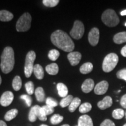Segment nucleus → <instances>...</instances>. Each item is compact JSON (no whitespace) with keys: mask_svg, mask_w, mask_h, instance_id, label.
Wrapping results in <instances>:
<instances>
[{"mask_svg":"<svg viewBox=\"0 0 126 126\" xmlns=\"http://www.w3.org/2000/svg\"><path fill=\"white\" fill-rule=\"evenodd\" d=\"M14 18V15L8 11H0V20L2 22H9Z\"/></svg>","mask_w":126,"mask_h":126,"instance_id":"nucleus-18","label":"nucleus"},{"mask_svg":"<svg viewBox=\"0 0 126 126\" xmlns=\"http://www.w3.org/2000/svg\"><path fill=\"white\" fill-rule=\"evenodd\" d=\"M124 114H125V113H124V110H123L122 109H116L113 110L112 113L113 117L117 120L122 119L124 117Z\"/></svg>","mask_w":126,"mask_h":126,"instance_id":"nucleus-28","label":"nucleus"},{"mask_svg":"<svg viewBox=\"0 0 126 126\" xmlns=\"http://www.w3.org/2000/svg\"><path fill=\"white\" fill-rule=\"evenodd\" d=\"M57 89L58 91V94L61 97H65L68 96V89L67 86L63 83H59L57 85Z\"/></svg>","mask_w":126,"mask_h":126,"instance_id":"nucleus-16","label":"nucleus"},{"mask_svg":"<svg viewBox=\"0 0 126 126\" xmlns=\"http://www.w3.org/2000/svg\"><path fill=\"white\" fill-rule=\"evenodd\" d=\"M20 99L25 100V103H26L28 106L29 107L32 105V98L29 95H28V94H22V95L20 96Z\"/></svg>","mask_w":126,"mask_h":126,"instance_id":"nucleus-35","label":"nucleus"},{"mask_svg":"<svg viewBox=\"0 0 126 126\" xmlns=\"http://www.w3.org/2000/svg\"><path fill=\"white\" fill-rule=\"evenodd\" d=\"M94 87V80L91 78L86 79L83 82L81 86V89L83 92L89 93Z\"/></svg>","mask_w":126,"mask_h":126,"instance_id":"nucleus-14","label":"nucleus"},{"mask_svg":"<svg viewBox=\"0 0 126 126\" xmlns=\"http://www.w3.org/2000/svg\"><path fill=\"white\" fill-rule=\"evenodd\" d=\"M33 73L36 78L38 79L41 80L44 77V70L43 67L39 64H36L34 66Z\"/></svg>","mask_w":126,"mask_h":126,"instance_id":"nucleus-19","label":"nucleus"},{"mask_svg":"<svg viewBox=\"0 0 126 126\" xmlns=\"http://www.w3.org/2000/svg\"><path fill=\"white\" fill-rule=\"evenodd\" d=\"M32 16L28 12H25L20 17L16 24V29L18 32H26L31 28Z\"/></svg>","mask_w":126,"mask_h":126,"instance_id":"nucleus-5","label":"nucleus"},{"mask_svg":"<svg viewBox=\"0 0 126 126\" xmlns=\"http://www.w3.org/2000/svg\"><path fill=\"white\" fill-rule=\"evenodd\" d=\"M34 92H35V96L37 101L39 102H42L45 100V94L43 88L38 87L36 88Z\"/></svg>","mask_w":126,"mask_h":126,"instance_id":"nucleus-23","label":"nucleus"},{"mask_svg":"<svg viewBox=\"0 0 126 126\" xmlns=\"http://www.w3.org/2000/svg\"><path fill=\"white\" fill-rule=\"evenodd\" d=\"M46 71L50 75H56L59 72V66L56 63H52L46 67Z\"/></svg>","mask_w":126,"mask_h":126,"instance_id":"nucleus-20","label":"nucleus"},{"mask_svg":"<svg viewBox=\"0 0 126 126\" xmlns=\"http://www.w3.org/2000/svg\"><path fill=\"white\" fill-rule=\"evenodd\" d=\"M25 89H26V92L29 95H31L33 94L34 92V85L33 82L29 81L25 83Z\"/></svg>","mask_w":126,"mask_h":126,"instance_id":"nucleus-29","label":"nucleus"},{"mask_svg":"<svg viewBox=\"0 0 126 126\" xmlns=\"http://www.w3.org/2000/svg\"><path fill=\"white\" fill-rule=\"evenodd\" d=\"M120 53L124 57H126V45L124 46L122 48Z\"/></svg>","mask_w":126,"mask_h":126,"instance_id":"nucleus-39","label":"nucleus"},{"mask_svg":"<svg viewBox=\"0 0 126 126\" xmlns=\"http://www.w3.org/2000/svg\"><path fill=\"white\" fill-rule=\"evenodd\" d=\"M100 32L97 28H93L88 34V41L92 46H95L99 43Z\"/></svg>","mask_w":126,"mask_h":126,"instance_id":"nucleus-9","label":"nucleus"},{"mask_svg":"<svg viewBox=\"0 0 126 126\" xmlns=\"http://www.w3.org/2000/svg\"><path fill=\"white\" fill-rule=\"evenodd\" d=\"M113 41L115 43L122 44L126 42V32H122L116 34L113 37Z\"/></svg>","mask_w":126,"mask_h":126,"instance_id":"nucleus-17","label":"nucleus"},{"mask_svg":"<svg viewBox=\"0 0 126 126\" xmlns=\"http://www.w3.org/2000/svg\"><path fill=\"white\" fill-rule=\"evenodd\" d=\"M120 15H122V16L126 15V9H125V10L122 11L120 12Z\"/></svg>","mask_w":126,"mask_h":126,"instance_id":"nucleus-41","label":"nucleus"},{"mask_svg":"<svg viewBox=\"0 0 126 126\" xmlns=\"http://www.w3.org/2000/svg\"><path fill=\"white\" fill-rule=\"evenodd\" d=\"M14 100V94L11 91H6L1 96L0 104L1 106L6 107L10 105Z\"/></svg>","mask_w":126,"mask_h":126,"instance_id":"nucleus-10","label":"nucleus"},{"mask_svg":"<svg viewBox=\"0 0 126 126\" xmlns=\"http://www.w3.org/2000/svg\"><path fill=\"white\" fill-rule=\"evenodd\" d=\"M0 126H7L6 123L2 120H0Z\"/></svg>","mask_w":126,"mask_h":126,"instance_id":"nucleus-40","label":"nucleus"},{"mask_svg":"<svg viewBox=\"0 0 126 126\" xmlns=\"http://www.w3.org/2000/svg\"><path fill=\"white\" fill-rule=\"evenodd\" d=\"M46 105H48V106L53 108H54L58 105L57 102L51 97H47L46 100Z\"/></svg>","mask_w":126,"mask_h":126,"instance_id":"nucleus-34","label":"nucleus"},{"mask_svg":"<svg viewBox=\"0 0 126 126\" xmlns=\"http://www.w3.org/2000/svg\"><path fill=\"white\" fill-rule=\"evenodd\" d=\"M125 25V26H126V23H125V25Z\"/></svg>","mask_w":126,"mask_h":126,"instance_id":"nucleus-46","label":"nucleus"},{"mask_svg":"<svg viewBox=\"0 0 126 126\" xmlns=\"http://www.w3.org/2000/svg\"></svg>","mask_w":126,"mask_h":126,"instance_id":"nucleus-47","label":"nucleus"},{"mask_svg":"<svg viewBox=\"0 0 126 126\" xmlns=\"http://www.w3.org/2000/svg\"><path fill=\"white\" fill-rule=\"evenodd\" d=\"M73 96L71 94H69L67 96L64 97L60 102V105L61 108H65L68 106H70V103H71L72 100H73Z\"/></svg>","mask_w":126,"mask_h":126,"instance_id":"nucleus-26","label":"nucleus"},{"mask_svg":"<svg viewBox=\"0 0 126 126\" xmlns=\"http://www.w3.org/2000/svg\"><path fill=\"white\" fill-rule=\"evenodd\" d=\"M28 118H29V120L31 122H36L37 118H39V119L41 121L47 120L46 115L44 113L42 107L39 106V105H35V106L31 108Z\"/></svg>","mask_w":126,"mask_h":126,"instance_id":"nucleus-7","label":"nucleus"},{"mask_svg":"<svg viewBox=\"0 0 126 126\" xmlns=\"http://www.w3.org/2000/svg\"><path fill=\"white\" fill-rule=\"evenodd\" d=\"M100 126H116L114 123L110 119H105L100 124Z\"/></svg>","mask_w":126,"mask_h":126,"instance_id":"nucleus-37","label":"nucleus"},{"mask_svg":"<svg viewBox=\"0 0 126 126\" xmlns=\"http://www.w3.org/2000/svg\"><path fill=\"white\" fill-rule=\"evenodd\" d=\"M40 126H48L46 125V124H42V125H41Z\"/></svg>","mask_w":126,"mask_h":126,"instance_id":"nucleus-44","label":"nucleus"},{"mask_svg":"<svg viewBox=\"0 0 126 126\" xmlns=\"http://www.w3.org/2000/svg\"><path fill=\"white\" fill-rule=\"evenodd\" d=\"M109 88V83L106 81L100 82L94 86V92L96 94H103L107 92Z\"/></svg>","mask_w":126,"mask_h":126,"instance_id":"nucleus-12","label":"nucleus"},{"mask_svg":"<svg viewBox=\"0 0 126 126\" xmlns=\"http://www.w3.org/2000/svg\"><path fill=\"white\" fill-rule=\"evenodd\" d=\"M61 126H70L68 125V124H63V125Z\"/></svg>","mask_w":126,"mask_h":126,"instance_id":"nucleus-43","label":"nucleus"},{"mask_svg":"<svg viewBox=\"0 0 126 126\" xmlns=\"http://www.w3.org/2000/svg\"><path fill=\"white\" fill-rule=\"evenodd\" d=\"M119 62V57L115 53H110L105 57L102 64V69L105 72H110L114 69Z\"/></svg>","mask_w":126,"mask_h":126,"instance_id":"nucleus-4","label":"nucleus"},{"mask_svg":"<svg viewBox=\"0 0 126 126\" xmlns=\"http://www.w3.org/2000/svg\"><path fill=\"white\" fill-rule=\"evenodd\" d=\"M43 4L47 7H54L59 3V0H43Z\"/></svg>","mask_w":126,"mask_h":126,"instance_id":"nucleus-32","label":"nucleus"},{"mask_svg":"<svg viewBox=\"0 0 126 126\" xmlns=\"http://www.w3.org/2000/svg\"><path fill=\"white\" fill-rule=\"evenodd\" d=\"M18 114V110L16 109H12L9 110L6 113L4 116V119L6 121H11V120L14 119V118L16 117Z\"/></svg>","mask_w":126,"mask_h":126,"instance_id":"nucleus-25","label":"nucleus"},{"mask_svg":"<svg viewBox=\"0 0 126 126\" xmlns=\"http://www.w3.org/2000/svg\"></svg>","mask_w":126,"mask_h":126,"instance_id":"nucleus-48","label":"nucleus"},{"mask_svg":"<svg viewBox=\"0 0 126 126\" xmlns=\"http://www.w3.org/2000/svg\"><path fill=\"white\" fill-rule=\"evenodd\" d=\"M67 58L70 61L71 65L72 66H75L78 65L81 61L82 54L79 52L72 51L68 54Z\"/></svg>","mask_w":126,"mask_h":126,"instance_id":"nucleus-11","label":"nucleus"},{"mask_svg":"<svg viewBox=\"0 0 126 126\" xmlns=\"http://www.w3.org/2000/svg\"><path fill=\"white\" fill-rule=\"evenodd\" d=\"M81 102V99L78 98V97H75V98H74L73 100H72L71 103H70V106L68 107L69 111L71 113L74 112L77 108L80 105Z\"/></svg>","mask_w":126,"mask_h":126,"instance_id":"nucleus-24","label":"nucleus"},{"mask_svg":"<svg viewBox=\"0 0 126 126\" xmlns=\"http://www.w3.org/2000/svg\"><path fill=\"white\" fill-rule=\"evenodd\" d=\"M102 20L109 27H114L120 22V19L115 11L111 9H106L102 15Z\"/></svg>","mask_w":126,"mask_h":126,"instance_id":"nucleus-3","label":"nucleus"},{"mask_svg":"<svg viewBox=\"0 0 126 126\" xmlns=\"http://www.w3.org/2000/svg\"><path fill=\"white\" fill-rule=\"evenodd\" d=\"M123 126H126V124H124V125H123Z\"/></svg>","mask_w":126,"mask_h":126,"instance_id":"nucleus-45","label":"nucleus"},{"mask_svg":"<svg viewBox=\"0 0 126 126\" xmlns=\"http://www.w3.org/2000/svg\"><path fill=\"white\" fill-rule=\"evenodd\" d=\"M91 109H92L91 104L88 103V102H85V103L82 104L81 106H79V111L80 113H82V114H85V113H88L89 111H90Z\"/></svg>","mask_w":126,"mask_h":126,"instance_id":"nucleus-27","label":"nucleus"},{"mask_svg":"<svg viewBox=\"0 0 126 126\" xmlns=\"http://www.w3.org/2000/svg\"><path fill=\"white\" fill-rule=\"evenodd\" d=\"M51 41L57 47L65 52L71 53L74 49L73 41L67 33L61 30H57L51 34Z\"/></svg>","mask_w":126,"mask_h":126,"instance_id":"nucleus-1","label":"nucleus"},{"mask_svg":"<svg viewBox=\"0 0 126 126\" xmlns=\"http://www.w3.org/2000/svg\"><path fill=\"white\" fill-rule=\"evenodd\" d=\"M12 88L14 90L16 91H19L20 88L22 85V79L19 75H16L14 77L13 81H12Z\"/></svg>","mask_w":126,"mask_h":126,"instance_id":"nucleus-22","label":"nucleus"},{"mask_svg":"<svg viewBox=\"0 0 126 126\" xmlns=\"http://www.w3.org/2000/svg\"><path fill=\"white\" fill-rule=\"evenodd\" d=\"M78 126H94L92 120L88 115H82L78 119Z\"/></svg>","mask_w":126,"mask_h":126,"instance_id":"nucleus-15","label":"nucleus"},{"mask_svg":"<svg viewBox=\"0 0 126 126\" xmlns=\"http://www.w3.org/2000/svg\"><path fill=\"white\" fill-rule=\"evenodd\" d=\"M113 100L110 96H106L97 103V106L101 110H105L112 106Z\"/></svg>","mask_w":126,"mask_h":126,"instance_id":"nucleus-13","label":"nucleus"},{"mask_svg":"<svg viewBox=\"0 0 126 126\" xmlns=\"http://www.w3.org/2000/svg\"><path fill=\"white\" fill-rule=\"evenodd\" d=\"M85 32V27L83 23L79 20H75L74 26L70 31V35L73 39L79 40L83 37Z\"/></svg>","mask_w":126,"mask_h":126,"instance_id":"nucleus-8","label":"nucleus"},{"mask_svg":"<svg viewBox=\"0 0 126 126\" xmlns=\"http://www.w3.org/2000/svg\"><path fill=\"white\" fill-rule=\"evenodd\" d=\"M116 76L119 79L126 81V68L119 70L116 74Z\"/></svg>","mask_w":126,"mask_h":126,"instance_id":"nucleus-33","label":"nucleus"},{"mask_svg":"<svg viewBox=\"0 0 126 126\" xmlns=\"http://www.w3.org/2000/svg\"><path fill=\"white\" fill-rule=\"evenodd\" d=\"M64 119V117L63 116H60V114H56L53 115L50 119V122L52 124H57L61 123Z\"/></svg>","mask_w":126,"mask_h":126,"instance_id":"nucleus-31","label":"nucleus"},{"mask_svg":"<svg viewBox=\"0 0 126 126\" xmlns=\"http://www.w3.org/2000/svg\"><path fill=\"white\" fill-rule=\"evenodd\" d=\"M1 69L4 74H8L13 70L15 64L14 51L12 47L8 46L4 48L1 57Z\"/></svg>","mask_w":126,"mask_h":126,"instance_id":"nucleus-2","label":"nucleus"},{"mask_svg":"<svg viewBox=\"0 0 126 126\" xmlns=\"http://www.w3.org/2000/svg\"><path fill=\"white\" fill-rule=\"evenodd\" d=\"M93 70V65L90 62L84 63L80 67V72L83 74H87L90 73Z\"/></svg>","mask_w":126,"mask_h":126,"instance_id":"nucleus-21","label":"nucleus"},{"mask_svg":"<svg viewBox=\"0 0 126 126\" xmlns=\"http://www.w3.org/2000/svg\"><path fill=\"white\" fill-rule=\"evenodd\" d=\"M42 109H43L45 114L47 116V115H50L54 112V109L53 108H51L48 105H45V106L42 107Z\"/></svg>","mask_w":126,"mask_h":126,"instance_id":"nucleus-36","label":"nucleus"},{"mask_svg":"<svg viewBox=\"0 0 126 126\" xmlns=\"http://www.w3.org/2000/svg\"><path fill=\"white\" fill-rule=\"evenodd\" d=\"M36 54L34 51H30L26 54L25 64V75L29 78L33 72L34 62L36 60Z\"/></svg>","mask_w":126,"mask_h":126,"instance_id":"nucleus-6","label":"nucleus"},{"mask_svg":"<svg viewBox=\"0 0 126 126\" xmlns=\"http://www.w3.org/2000/svg\"><path fill=\"white\" fill-rule=\"evenodd\" d=\"M120 103L121 106H122L123 108L126 109V94H124L122 97Z\"/></svg>","mask_w":126,"mask_h":126,"instance_id":"nucleus-38","label":"nucleus"},{"mask_svg":"<svg viewBox=\"0 0 126 126\" xmlns=\"http://www.w3.org/2000/svg\"><path fill=\"white\" fill-rule=\"evenodd\" d=\"M60 56V53L58 50L56 49L51 50L48 53V58L51 61H56Z\"/></svg>","mask_w":126,"mask_h":126,"instance_id":"nucleus-30","label":"nucleus"},{"mask_svg":"<svg viewBox=\"0 0 126 126\" xmlns=\"http://www.w3.org/2000/svg\"><path fill=\"white\" fill-rule=\"evenodd\" d=\"M1 83H2V78H1V75H0V85H1Z\"/></svg>","mask_w":126,"mask_h":126,"instance_id":"nucleus-42","label":"nucleus"}]
</instances>
